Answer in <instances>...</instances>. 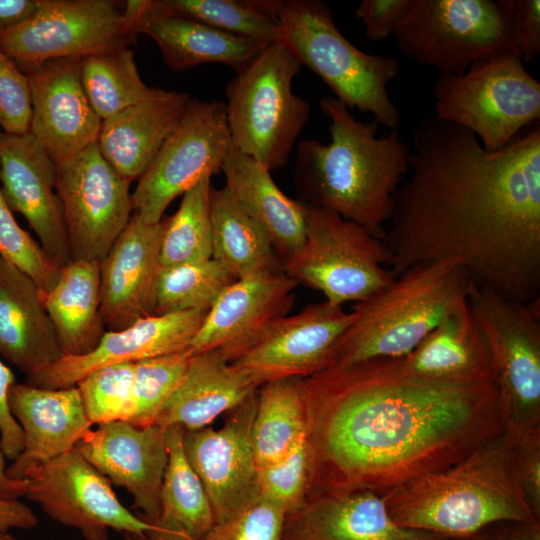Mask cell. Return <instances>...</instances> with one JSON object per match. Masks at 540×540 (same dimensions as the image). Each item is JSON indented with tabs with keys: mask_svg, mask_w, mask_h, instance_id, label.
Returning <instances> with one entry per match:
<instances>
[{
	"mask_svg": "<svg viewBox=\"0 0 540 540\" xmlns=\"http://www.w3.org/2000/svg\"><path fill=\"white\" fill-rule=\"evenodd\" d=\"M16 383L12 370L0 360V450L9 460H14L24 447V434L21 426L12 415L8 396Z\"/></svg>",
	"mask_w": 540,
	"mask_h": 540,
	"instance_id": "cell-49",
	"label": "cell"
},
{
	"mask_svg": "<svg viewBox=\"0 0 540 540\" xmlns=\"http://www.w3.org/2000/svg\"><path fill=\"white\" fill-rule=\"evenodd\" d=\"M38 524V517L32 509L19 499L0 498V529H32Z\"/></svg>",
	"mask_w": 540,
	"mask_h": 540,
	"instance_id": "cell-50",
	"label": "cell"
},
{
	"mask_svg": "<svg viewBox=\"0 0 540 540\" xmlns=\"http://www.w3.org/2000/svg\"><path fill=\"white\" fill-rule=\"evenodd\" d=\"M297 285L284 271L237 279L207 311L191 342L192 353L217 350L230 363L238 360L275 320L287 315Z\"/></svg>",
	"mask_w": 540,
	"mask_h": 540,
	"instance_id": "cell-19",
	"label": "cell"
},
{
	"mask_svg": "<svg viewBox=\"0 0 540 540\" xmlns=\"http://www.w3.org/2000/svg\"><path fill=\"white\" fill-rule=\"evenodd\" d=\"M467 301L488 344L505 432L540 430V298L509 299L471 281Z\"/></svg>",
	"mask_w": 540,
	"mask_h": 540,
	"instance_id": "cell-9",
	"label": "cell"
},
{
	"mask_svg": "<svg viewBox=\"0 0 540 540\" xmlns=\"http://www.w3.org/2000/svg\"><path fill=\"white\" fill-rule=\"evenodd\" d=\"M471 281L451 262L409 267L354 305L355 319L336 343L328 368L408 355L467 297Z\"/></svg>",
	"mask_w": 540,
	"mask_h": 540,
	"instance_id": "cell-5",
	"label": "cell"
},
{
	"mask_svg": "<svg viewBox=\"0 0 540 540\" xmlns=\"http://www.w3.org/2000/svg\"><path fill=\"white\" fill-rule=\"evenodd\" d=\"M0 540H19L14 537L12 534L8 533L7 530L0 529Z\"/></svg>",
	"mask_w": 540,
	"mask_h": 540,
	"instance_id": "cell-56",
	"label": "cell"
},
{
	"mask_svg": "<svg viewBox=\"0 0 540 540\" xmlns=\"http://www.w3.org/2000/svg\"><path fill=\"white\" fill-rule=\"evenodd\" d=\"M394 35L406 57L440 75L461 74L477 61L516 51L498 0H412Z\"/></svg>",
	"mask_w": 540,
	"mask_h": 540,
	"instance_id": "cell-11",
	"label": "cell"
},
{
	"mask_svg": "<svg viewBox=\"0 0 540 540\" xmlns=\"http://www.w3.org/2000/svg\"><path fill=\"white\" fill-rule=\"evenodd\" d=\"M221 172L226 187L268 235L281 262L294 256L305 240L306 206L285 195L271 171L231 145Z\"/></svg>",
	"mask_w": 540,
	"mask_h": 540,
	"instance_id": "cell-30",
	"label": "cell"
},
{
	"mask_svg": "<svg viewBox=\"0 0 540 540\" xmlns=\"http://www.w3.org/2000/svg\"><path fill=\"white\" fill-rule=\"evenodd\" d=\"M8 403L24 434L23 450L6 467L12 480H26L37 468L76 448L91 430L76 386L46 389L16 382Z\"/></svg>",
	"mask_w": 540,
	"mask_h": 540,
	"instance_id": "cell-24",
	"label": "cell"
},
{
	"mask_svg": "<svg viewBox=\"0 0 540 540\" xmlns=\"http://www.w3.org/2000/svg\"><path fill=\"white\" fill-rule=\"evenodd\" d=\"M0 355L29 377L63 356L35 281L0 257Z\"/></svg>",
	"mask_w": 540,
	"mask_h": 540,
	"instance_id": "cell-27",
	"label": "cell"
},
{
	"mask_svg": "<svg viewBox=\"0 0 540 540\" xmlns=\"http://www.w3.org/2000/svg\"><path fill=\"white\" fill-rule=\"evenodd\" d=\"M504 535L505 540H540V521L510 522Z\"/></svg>",
	"mask_w": 540,
	"mask_h": 540,
	"instance_id": "cell-54",
	"label": "cell"
},
{
	"mask_svg": "<svg viewBox=\"0 0 540 540\" xmlns=\"http://www.w3.org/2000/svg\"><path fill=\"white\" fill-rule=\"evenodd\" d=\"M301 388L313 453L309 497L358 490L383 496L505 432L495 381L430 380L396 358L331 367L301 378Z\"/></svg>",
	"mask_w": 540,
	"mask_h": 540,
	"instance_id": "cell-2",
	"label": "cell"
},
{
	"mask_svg": "<svg viewBox=\"0 0 540 540\" xmlns=\"http://www.w3.org/2000/svg\"><path fill=\"white\" fill-rule=\"evenodd\" d=\"M207 311L191 310L152 315L118 331H106L91 352L61 358L26 377L39 388L62 389L76 386L91 372L105 366L181 352L190 348Z\"/></svg>",
	"mask_w": 540,
	"mask_h": 540,
	"instance_id": "cell-22",
	"label": "cell"
},
{
	"mask_svg": "<svg viewBox=\"0 0 540 540\" xmlns=\"http://www.w3.org/2000/svg\"><path fill=\"white\" fill-rule=\"evenodd\" d=\"M257 391L227 412L222 428L184 431L186 457L209 498L215 524L259 498L258 467L252 446Z\"/></svg>",
	"mask_w": 540,
	"mask_h": 540,
	"instance_id": "cell-16",
	"label": "cell"
},
{
	"mask_svg": "<svg viewBox=\"0 0 540 540\" xmlns=\"http://www.w3.org/2000/svg\"><path fill=\"white\" fill-rule=\"evenodd\" d=\"M111 0H39L23 22L0 28V48L24 74L52 59L83 58L136 43L139 22Z\"/></svg>",
	"mask_w": 540,
	"mask_h": 540,
	"instance_id": "cell-12",
	"label": "cell"
},
{
	"mask_svg": "<svg viewBox=\"0 0 540 540\" xmlns=\"http://www.w3.org/2000/svg\"><path fill=\"white\" fill-rule=\"evenodd\" d=\"M319 104L330 120L331 140L298 143L295 177L303 195L300 201L331 210L381 239L394 195L409 171L408 147L397 129L378 137L375 120L356 119L335 97L325 96Z\"/></svg>",
	"mask_w": 540,
	"mask_h": 540,
	"instance_id": "cell-3",
	"label": "cell"
},
{
	"mask_svg": "<svg viewBox=\"0 0 540 540\" xmlns=\"http://www.w3.org/2000/svg\"><path fill=\"white\" fill-rule=\"evenodd\" d=\"M396 359L409 373L430 380L495 381L490 350L467 297L460 300L412 352Z\"/></svg>",
	"mask_w": 540,
	"mask_h": 540,
	"instance_id": "cell-28",
	"label": "cell"
},
{
	"mask_svg": "<svg viewBox=\"0 0 540 540\" xmlns=\"http://www.w3.org/2000/svg\"><path fill=\"white\" fill-rule=\"evenodd\" d=\"M138 31L157 44L166 66L175 72L203 63L227 64L237 72L268 45L167 12L156 0L140 21Z\"/></svg>",
	"mask_w": 540,
	"mask_h": 540,
	"instance_id": "cell-31",
	"label": "cell"
},
{
	"mask_svg": "<svg viewBox=\"0 0 540 540\" xmlns=\"http://www.w3.org/2000/svg\"><path fill=\"white\" fill-rule=\"evenodd\" d=\"M80 71L84 91L102 121L146 99L154 89L141 79L128 46L81 58Z\"/></svg>",
	"mask_w": 540,
	"mask_h": 540,
	"instance_id": "cell-36",
	"label": "cell"
},
{
	"mask_svg": "<svg viewBox=\"0 0 540 540\" xmlns=\"http://www.w3.org/2000/svg\"><path fill=\"white\" fill-rule=\"evenodd\" d=\"M282 540H452L397 525L381 495L358 490L311 496L285 520Z\"/></svg>",
	"mask_w": 540,
	"mask_h": 540,
	"instance_id": "cell-25",
	"label": "cell"
},
{
	"mask_svg": "<svg viewBox=\"0 0 540 540\" xmlns=\"http://www.w3.org/2000/svg\"><path fill=\"white\" fill-rule=\"evenodd\" d=\"M355 319L353 311L328 301L307 305L275 320L260 341L232 364L260 387L290 377L305 378L328 368L332 351Z\"/></svg>",
	"mask_w": 540,
	"mask_h": 540,
	"instance_id": "cell-17",
	"label": "cell"
},
{
	"mask_svg": "<svg viewBox=\"0 0 540 540\" xmlns=\"http://www.w3.org/2000/svg\"><path fill=\"white\" fill-rule=\"evenodd\" d=\"M163 10L218 30L270 44L281 40V27L269 0H156Z\"/></svg>",
	"mask_w": 540,
	"mask_h": 540,
	"instance_id": "cell-38",
	"label": "cell"
},
{
	"mask_svg": "<svg viewBox=\"0 0 540 540\" xmlns=\"http://www.w3.org/2000/svg\"><path fill=\"white\" fill-rule=\"evenodd\" d=\"M100 262L71 261L60 269L56 285L43 295L63 355L91 352L103 337Z\"/></svg>",
	"mask_w": 540,
	"mask_h": 540,
	"instance_id": "cell-32",
	"label": "cell"
},
{
	"mask_svg": "<svg viewBox=\"0 0 540 540\" xmlns=\"http://www.w3.org/2000/svg\"><path fill=\"white\" fill-rule=\"evenodd\" d=\"M168 462L161 489L159 521L180 527L192 540H200L215 524L205 488L190 465L183 447L184 430L165 427Z\"/></svg>",
	"mask_w": 540,
	"mask_h": 540,
	"instance_id": "cell-35",
	"label": "cell"
},
{
	"mask_svg": "<svg viewBox=\"0 0 540 540\" xmlns=\"http://www.w3.org/2000/svg\"><path fill=\"white\" fill-rule=\"evenodd\" d=\"M287 515L259 497L233 517L216 523L200 540H282Z\"/></svg>",
	"mask_w": 540,
	"mask_h": 540,
	"instance_id": "cell-44",
	"label": "cell"
},
{
	"mask_svg": "<svg viewBox=\"0 0 540 540\" xmlns=\"http://www.w3.org/2000/svg\"><path fill=\"white\" fill-rule=\"evenodd\" d=\"M76 448L110 483L125 488L143 519L161 517V489L168 462L165 427H138L127 421L98 425Z\"/></svg>",
	"mask_w": 540,
	"mask_h": 540,
	"instance_id": "cell-20",
	"label": "cell"
},
{
	"mask_svg": "<svg viewBox=\"0 0 540 540\" xmlns=\"http://www.w3.org/2000/svg\"><path fill=\"white\" fill-rule=\"evenodd\" d=\"M237 279L217 260L162 267L156 288L154 315L208 311Z\"/></svg>",
	"mask_w": 540,
	"mask_h": 540,
	"instance_id": "cell-39",
	"label": "cell"
},
{
	"mask_svg": "<svg viewBox=\"0 0 540 540\" xmlns=\"http://www.w3.org/2000/svg\"><path fill=\"white\" fill-rule=\"evenodd\" d=\"M231 145L225 103L191 98L180 123L139 178L132 214L144 223H159L176 197L203 176L221 172Z\"/></svg>",
	"mask_w": 540,
	"mask_h": 540,
	"instance_id": "cell-13",
	"label": "cell"
},
{
	"mask_svg": "<svg viewBox=\"0 0 540 540\" xmlns=\"http://www.w3.org/2000/svg\"><path fill=\"white\" fill-rule=\"evenodd\" d=\"M463 540H505L504 529L484 530L470 538Z\"/></svg>",
	"mask_w": 540,
	"mask_h": 540,
	"instance_id": "cell-55",
	"label": "cell"
},
{
	"mask_svg": "<svg viewBox=\"0 0 540 540\" xmlns=\"http://www.w3.org/2000/svg\"><path fill=\"white\" fill-rule=\"evenodd\" d=\"M506 12L516 51L523 62L540 53V0H498Z\"/></svg>",
	"mask_w": 540,
	"mask_h": 540,
	"instance_id": "cell-47",
	"label": "cell"
},
{
	"mask_svg": "<svg viewBox=\"0 0 540 540\" xmlns=\"http://www.w3.org/2000/svg\"><path fill=\"white\" fill-rule=\"evenodd\" d=\"M308 420L301 378L263 383L257 390L252 446L258 469L288 455L307 438Z\"/></svg>",
	"mask_w": 540,
	"mask_h": 540,
	"instance_id": "cell-34",
	"label": "cell"
},
{
	"mask_svg": "<svg viewBox=\"0 0 540 540\" xmlns=\"http://www.w3.org/2000/svg\"><path fill=\"white\" fill-rule=\"evenodd\" d=\"M39 0H0V28L17 25L38 8Z\"/></svg>",
	"mask_w": 540,
	"mask_h": 540,
	"instance_id": "cell-51",
	"label": "cell"
},
{
	"mask_svg": "<svg viewBox=\"0 0 540 540\" xmlns=\"http://www.w3.org/2000/svg\"><path fill=\"white\" fill-rule=\"evenodd\" d=\"M210 189L211 175H205L183 194L176 213L164 218L162 267L212 258Z\"/></svg>",
	"mask_w": 540,
	"mask_h": 540,
	"instance_id": "cell-37",
	"label": "cell"
},
{
	"mask_svg": "<svg viewBox=\"0 0 540 540\" xmlns=\"http://www.w3.org/2000/svg\"><path fill=\"white\" fill-rule=\"evenodd\" d=\"M409 179L380 239L395 276L428 261L462 267L503 296L540 298V128L497 152L430 116L413 132Z\"/></svg>",
	"mask_w": 540,
	"mask_h": 540,
	"instance_id": "cell-1",
	"label": "cell"
},
{
	"mask_svg": "<svg viewBox=\"0 0 540 540\" xmlns=\"http://www.w3.org/2000/svg\"><path fill=\"white\" fill-rule=\"evenodd\" d=\"M24 497L85 540H108L109 530L144 534L155 527L122 505L110 481L77 448L37 468L26 478Z\"/></svg>",
	"mask_w": 540,
	"mask_h": 540,
	"instance_id": "cell-15",
	"label": "cell"
},
{
	"mask_svg": "<svg viewBox=\"0 0 540 540\" xmlns=\"http://www.w3.org/2000/svg\"><path fill=\"white\" fill-rule=\"evenodd\" d=\"M25 75L32 105L29 132L56 164L97 143L102 120L84 91L79 58L48 60Z\"/></svg>",
	"mask_w": 540,
	"mask_h": 540,
	"instance_id": "cell-21",
	"label": "cell"
},
{
	"mask_svg": "<svg viewBox=\"0 0 540 540\" xmlns=\"http://www.w3.org/2000/svg\"><path fill=\"white\" fill-rule=\"evenodd\" d=\"M305 206L304 243L282 262L283 271L298 284L343 305L371 297L396 277L380 239L331 210Z\"/></svg>",
	"mask_w": 540,
	"mask_h": 540,
	"instance_id": "cell-10",
	"label": "cell"
},
{
	"mask_svg": "<svg viewBox=\"0 0 540 540\" xmlns=\"http://www.w3.org/2000/svg\"><path fill=\"white\" fill-rule=\"evenodd\" d=\"M0 257L30 276L43 295L57 283L60 269L48 258L40 244L22 229L0 190Z\"/></svg>",
	"mask_w": 540,
	"mask_h": 540,
	"instance_id": "cell-43",
	"label": "cell"
},
{
	"mask_svg": "<svg viewBox=\"0 0 540 540\" xmlns=\"http://www.w3.org/2000/svg\"><path fill=\"white\" fill-rule=\"evenodd\" d=\"M312 475L313 453L306 438L281 460L258 469L259 497L288 516L307 501Z\"/></svg>",
	"mask_w": 540,
	"mask_h": 540,
	"instance_id": "cell-42",
	"label": "cell"
},
{
	"mask_svg": "<svg viewBox=\"0 0 540 540\" xmlns=\"http://www.w3.org/2000/svg\"><path fill=\"white\" fill-rule=\"evenodd\" d=\"M301 66L283 42H273L237 71L226 87L232 145L270 171L288 163L310 117V103L292 91Z\"/></svg>",
	"mask_w": 540,
	"mask_h": 540,
	"instance_id": "cell-7",
	"label": "cell"
},
{
	"mask_svg": "<svg viewBox=\"0 0 540 540\" xmlns=\"http://www.w3.org/2000/svg\"><path fill=\"white\" fill-rule=\"evenodd\" d=\"M382 498L397 525L450 539L470 538L500 522L540 521L516 478L506 432Z\"/></svg>",
	"mask_w": 540,
	"mask_h": 540,
	"instance_id": "cell-4",
	"label": "cell"
},
{
	"mask_svg": "<svg viewBox=\"0 0 540 540\" xmlns=\"http://www.w3.org/2000/svg\"><path fill=\"white\" fill-rule=\"evenodd\" d=\"M283 42L301 65L316 73L348 109L371 113L397 129L401 113L389 97L388 83L400 71L391 56L366 53L338 29L330 7L320 0H269Z\"/></svg>",
	"mask_w": 540,
	"mask_h": 540,
	"instance_id": "cell-6",
	"label": "cell"
},
{
	"mask_svg": "<svg viewBox=\"0 0 540 540\" xmlns=\"http://www.w3.org/2000/svg\"><path fill=\"white\" fill-rule=\"evenodd\" d=\"M1 193L36 233L48 258L59 268L72 261L63 208L56 191V163L30 133L0 132Z\"/></svg>",
	"mask_w": 540,
	"mask_h": 540,
	"instance_id": "cell-18",
	"label": "cell"
},
{
	"mask_svg": "<svg viewBox=\"0 0 540 540\" xmlns=\"http://www.w3.org/2000/svg\"><path fill=\"white\" fill-rule=\"evenodd\" d=\"M252 377L217 350L193 354L188 369L155 424L184 431L205 428L258 390Z\"/></svg>",
	"mask_w": 540,
	"mask_h": 540,
	"instance_id": "cell-29",
	"label": "cell"
},
{
	"mask_svg": "<svg viewBox=\"0 0 540 540\" xmlns=\"http://www.w3.org/2000/svg\"><path fill=\"white\" fill-rule=\"evenodd\" d=\"M131 182L120 175L94 143L56 164L72 261L100 262L133 213Z\"/></svg>",
	"mask_w": 540,
	"mask_h": 540,
	"instance_id": "cell-14",
	"label": "cell"
},
{
	"mask_svg": "<svg viewBox=\"0 0 540 540\" xmlns=\"http://www.w3.org/2000/svg\"><path fill=\"white\" fill-rule=\"evenodd\" d=\"M164 226V219L147 224L132 214L100 261L101 314L109 331L154 315Z\"/></svg>",
	"mask_w": 540,
	"mask_h": 540,
	"instance_id": "cell-23",
	"label": "cell"
},
{
	"mask_svg": "<svg viewBox=\"0 0 540 540\" xmlns=\"http://www.w3.org/2000/svg\"><path fill=\"white\" fill-rule=\"evenodd\" d=\"M134 363H120L97 369L76 387L91 424L129 422L134 413Z\"/></svg>",
	"mask_w": 540,
	"mask_h": 540,
	"instance_id": "cell-41",
	"label": "cell"
},
{
	"mask_svg": "<svg viewBox=\"0 0 540 540\" xmlns=\"http://www.w3.org/2000/svg\"><path fill=\"white\" fill-rule=\"evenodd\" d=\"M509 439L516 478L533 513L540 519V430Z\"/></svg>",
	"mask_w": 540,
	"mask_h": 540,
	"instance_id": "cell-46",
	"label": "cell"
},
{
	"mask_svg": "<svg viewBox=\"0 0 540 540\" xmlns=\"http://www.w3.org/2000/svg\"><path fill=\"white\" fill-rule=\"evenodd\" d=\"M433 96L435 116L473 132L489 152L540 119V82L516 51L477 61L461 74L439 75Z\"/></svg>",
	"mask_w": 540,
	"mask_h": 540,
	"instance_id": "cell-8",
	"label": "cell"
},
{
	"mask_svg": "<svg viewBox=\"0 0 540 540\" xmlns=\"http://www.w3.org/2000/svg\"><path fill=\"white\" fill-rule=\"evenodd\" d=\"M25 491L26 480H12L6 475L5 456L0 450V498L19 499Z\"/></svg>",
	"mask_w": 540,
	"mask_h": 540,
	"instance_id": "cell-53",
	"label": "cell"
},
{
	"mask_svg": "<svg viewBox=\"0 0 540 540\" xmlns=\"http://www.w3.org/2000/svg\"><path fill=\"white\" fill-rule=\"evenodd\" d=\"M412 0H362L355 10L365 37L378 42L394 34L409 11Z\"/></svg>",
	"mask_w": 540,
	"mask_h": 540,
	"instance_id": "cell-48",
	"label": "cell"
},
{
	"mask_svg": "<svg viewBox=\"0 0 540 540\" xmlns=\"http://www.w3.org/2000/svg\"><path fill=\"white\" fill-rule=\"evenodd\" d=\"M188 93L154 88L144 100L102 121L97 146L124 178L139 179L180 123Z\"/></svg>",
	"mask_w": 540,
	"mask_h": 540,
	"instance_id": "cell-26",
	"label": "cell"
},
{
	"mask_svg": "<svg viewBox=\"0 0 540 540\" xmlns=\"http://www.w3.org/2000/svg\"><path fill=\"white\" fill-rule=\"evenodd\" d=\"M212 258L236 279L282 272V262L268 235L225 186L210 189Z\"/></svg>",
	"mask_w": 540,
	"mask_h": 540,
	"instance_id": "cell-33",
	"label": "cell"
},
{
	"mask_svg": "<svg viewBox=\"0 0 540 540\" xmlns=\"http://www.w3.org/2000/svg\"><path fill=\"white\" fill-rule=\"evenodd\" d=\"M191 349L134 363V413L129 423L154 425L159 413L180 385L190 364Z\"/></svg>",
	"mask_w": 540,
	"mask_h": 540,
	"instance_id": "cell-40",
	"label": "cell"
},
{
	"mask_svg": "<svg viewBox=\"0 0 540 540\" xmlns=\"http://www.w3.org/2000/svg\"><path fill=\"white\" fill-rule=\"evenodd\" d=\"M31 115L28 78L0 48V126L3 132L28 133Z\"/></svg>",
	"mask_w": 540,
	"mask_h": 540,
	"instance_id": "cell-45",
	"label": "cell"
},
{
	"mask_svg": "<svg viewBox=\"0 0 540 540\" xmlns=\"http://www.w3.org/2000/svg\"><path fill=\"white\" fill-rule=\"evenodd\" d=\"M125 540H192L180 527L158 521L155 527L144 534H124Z\"/></svg>",
	"mask_w": 540,
	"mask_h": 540,
	"instance_id": "cell-52",
	"label": "cell"
}]
</instances>
